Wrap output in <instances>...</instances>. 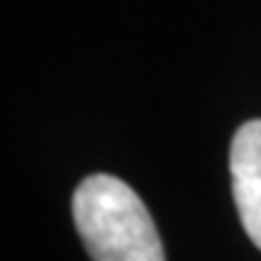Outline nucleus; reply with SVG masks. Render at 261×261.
Instances as JSON below:
<instances>
[{
  "mask_svg": "<svg viewBox=\"0 0 261 261\" xmlns=\"http://www.w3.org/2000/svg\"><path fill=\"white\" fill-rule=\"evenodd\" d=\"M72 219L91 261H165L147 205L110 173L80 181L72 195Z\"/></svg>",
  "mask_w": 261,
  "mask_h": 261,
  "instance_id": "obj_1",
  "label": "nucleus"
},
{
  "mask_svg": "<svg viewBox=\"0 0 261 261\" xmlns=\"http://www.w3.org/2000/svg\"><path fill=\"white\" fill-rule=\"evenodd\" d=\"M229 173L243 229L261 251V120H248L237 128L229 149Z\"/></svg>",
  "mask_w": 261,
  "mask_h": 261,
  "instance_id": "obj_2",
  "label": "nucleus"
}]
</instances>
